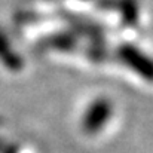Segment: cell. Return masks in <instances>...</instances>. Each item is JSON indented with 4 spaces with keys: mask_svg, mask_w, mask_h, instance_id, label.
<instances>
[{
    "mask_svg": "<svg viewBox=\"0 0 153 153\" xmlns=\"http://www.w3.org/2000/svg\"><path fill=\"white\" fill-rule=\"evenodd\" d=\"M113 116V102L107 97H97L88 104L83 111L80 126L88 135H95L101 132L104 126L110 122Z\"/></svg>",
    "mask_w": 153,
    "mask_h": 153,
    "instance_id": "obj_1",
    "label": "cell"
},
{
    "mask_svg": "<svg viewBox=\"0 0 153 153\" xmlns=\"http://www.w3.org/2000/svg\"><path fill=\"white\" fill-rule=\"evenodd\" d=\"M117 59L147 82H153V58L132 43H122L116 51Z\"/></svg>",
    "mask_w": 153,
    "mask_h": 153,
    "instance_id": "obj_2",
    "label": "cell"
},
{
    "mask_svg": "<svg viewBox=\"0 0 153 153\" xmlns=\"http://www.w3.org/2000/svg\"><path fill=\"white\" fill-rule=\"evenodd\" d=\"M77 43H79V36L71 30H65L45 36L36 43V49L39 52H71L77 48Z\"/></svg>",
    "mask_w": 153,
    "mask_h": 153,
    "instance_id": "obj_3",
    "label": "cell"
},
{
    "mask_svg": "<svg viewBox=\"0 0 153 153\" xmlns=\"http://www.w3.org/2000/svg\"><path fill=\"white\" fill-rule=\"evenodd\" d=\"M0 62L10 71H21L24 59L12 48V43L3 28H0Z\"/></svg>",
    "mask_w": 153,
    "mask_h": 153,
    "instance_id": "obj_4",
    "label": "cell"
},
{
    "mask_svg": "<svg viewBox=\"0 0 153 153\" xmlns=\"http://www.w3.org/2000/svg\"><path fill=\"white\" fill-rule=\"evenodd\" d=\"M114 9L119 10L125 25L135 27L138 22V1L137 0H116Z\"/></svg>",
    "mask_w": 153,
    "mask_h": 153,
    "instance_id": "obj_5",
    "label": "cell"
},
{
    "mask_svg": "<svg viewBox=\"0 0 153 153\" xmlns=\"http://www.w3.org/2000/svg\"><path fill=\"white\" fill-rule=\"evenodd\" d=\"M83 1H86V0H83Z\"/></svg>",
    "mask_w": 153,
    "mask_h": 153,
    "instance_id": "obj_6",
    "label": "cell"
}]
</instances>
